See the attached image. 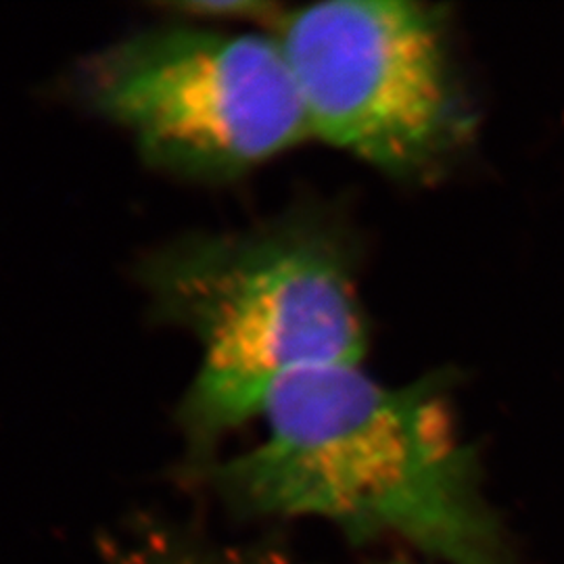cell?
<instances>
[{
  "mask_svg": "<svg viewBox=\"0 0 564 564\" xmlns=\"http://www.w3.org/2000/svg\"><path fill=\"white\" fill-rule=\"evenodd\" d=\"M260 445L218 466L247 514L321 519L447 564H508L500 521L440 377L389 384L362 364L305 370L263 400Z\"/></svg>",
  "mask_w": 564,
  "mask_h": 564,
  "instance_id": "obj_1",
  "label": "cell"
},
{
  "mask_svg": "<svg viewBox=\"0 0 564 564\" xmlns=\"http://www.w3.org/2000/svg\"><path fill=\"white\" fill-rule=\"evenodd\" d=\"M139 276L155 316L199 343L181 421L202 447L260 416L284 379L362 364L368 330L354 256L318 214L186 235L153 251Z\"/></svg>",
  "mask_w": 564,
  "mask_h": 564,
  "instance_id": "obj_2",
  "label": "cell"
},
{
  "mask_svg": "<svg viewBox=\"0 0 564 564\" xmlns=\"http://www.w3.org/2000/svg\"><path fill=\"white\" fill-rule=\"evenodd\" d=\"M82 101L153 170L237 181L312 139L276 36L167 23L109 44L78 72Z\"/></svg>",
  "mask_w": 564,
  "mask_h": 564,
  "instance_id": "obj_3",
  "label": "cell"
},
{
  "mask_svg": "<svg viewBox=\"0 0 564 564\" xmlns=\"http://www.w3.org/2000/svg\"><path fill=\"white\" fill-rule=\"evenodd\" d=\"M312 139L389 176L440 167L468 118L440 9L403 0H330L274 21Z\"/></svg>",
  "mask_w": 564,
  "mask_h": 564,
  "instance_id": "obj_4",
  "label": "cell"
},
{
  "mask_svg": "<svg viewBox=\"0 0 564 564\" xmlns=\"http://www.w3.org/2000/svg\"><path fill=\"white\" fill-rule=\"evenodd\" d=\"M170 11H174L182 20L197 21H220V20H279V13H274L272 4L265 2H251V0H224V2H212V0H197V2H174L167 4Z\"/></svg>",
  "mask_w": 564,
  "mask_h": 564,
  "instance_id": "obj_5",
  "label": "cell"
},
{
  "mask_svg": "<svg viewBox=\"0 0 564 564\" xmlns=\"http://www.w3.org/2000/svg\"><path fill=\"white\" fill-rule=\"evenodd\" d=\"M144 564H239L226 563L223 556H203V554H186V552H172V554H158L155 561Z\"/></svg>",
  "mask_w": 564,
  "mask_h": 564,
  "instance_id": "obj_6",
  "label": "cell"
}]
</instances>
